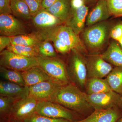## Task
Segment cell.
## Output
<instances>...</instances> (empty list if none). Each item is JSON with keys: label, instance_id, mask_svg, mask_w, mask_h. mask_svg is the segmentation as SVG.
I'll return each mask as SVG.
<instances>
[{"label": "cell", "instance_id": "6da1fadb", "mask_svg": "<svg viewBox=\"0 0 122 122\" xmlns=\"http://www.w3.org/2000/svg\"><path fill=\"white\" fill-rule=\"evenodd\" d=\"M50 102L59 103L69 110L82 112L92 107L87 99V94L72 83L62 86Z\"/></svg>", "mask_w": 122, "mask_h": 122}, {"label": "cell", "instance_id": "7a4b0ae2", "mask_svg": "<svg viewBox=\"0 0 122 122\" xmlns=\"http://www.w3.org/2000/svg\"><path fill=\"white\" fill-rule=\"evenodd\" d=\"M39 66L45 71L51 79L64 86L72 83L68 74L67 66L63 61L57 57H38Z\"/></svg>", "mask_w": 122, "mask_h": 122}, {"label": "cell", "instance_id": "3957f363", "mask_svg": "<svg viewBox=\"0 0 122 122\" xmlns=\"http://www.w3.org/2000/svg\"><path fill=\"white\" fill-rule=\"evenodd\" d=\"M110 31L109 25L105 21L88 26L82 32L85 45L92 50L102 48L107 40Z\"/></svg>", "mask_w": 122, "mask_h": 122}, {"label": "cell", "instance_id": "277c9868", "mask_svg": "<svg viewBox=\"0 0 122 122\" xmlns=\"http://www.w3.org/2000/svg\"><path fill=\"white\" fill-rule=\"evenodd\" d=\"M71 51L67 67L68 75L71 82L77 86L83 87L87 78L86 59L76 50L72 49Z\"/></svg>", "mask_w": 122, "mask_h": 122}, {"label": "cell", "instance_id": "5b68a950", "mask_svg": "<svg viewBox=\"0 0 122 122\" xmlns=\"http://www.w3.org/2000/svg\"><path fill=\"white\" fill-rule=\"evenodd\" d=\"M38 57L23 56L6 49L0 54V65L8 69L23 72L34 66H39Z\"/></svg>", "mask_w": 122, "mask_h": 122}, {"label": "cell", "instance_id": "8992f818", "mask_svg": "<svg viewBox=\"0 0 122 122\" xmlns=\"http://www.w3.org/2000/svg\"><path fill=\"white\" fill-rule=\"evenodd\" d=\"M46 40L48 38L54 37L61 39L71 49H75L81 53L86 52L85 45L71 28L66 25H60L48 32L44 33Z\"/></svg>", "mask_w": 122, "mask_h": 122}, {"label": "cell", "instance_id": "52a82bcc", "mask_svg": "<svg viewBox=\"0 0 122 122\" xmlns=\"http://www.w3.org/2000/svg\"><path fill=\"white\" fill-rule=\"evenodd\" d=\"M72 111L57 103L50 101L38 102L36 113L53 118H63L75 122V116Z\"/></svg>", "mask_w": 122, "mask_h": 122}, {"label": "cell", "instance_id": "ba28073f", "mask_svg": "<svg viewBox=\"0 0 122 122\" xmlns=\"http://www.w3.org/2000/svg\"><path fill=\"white\" fill-rule=\"evenodd\" d=\"M38 102L29 96L17 100L7 117L9 120L22 122L36 113Z\"/></svg>", "mask_w": 122, "mask_h": 122}, {"label": "cell", "instance_id": "9c48e42d", "mask_svg": "<svg viewBox=\"0 0 122 122\" xmlns=\"http://www.w3.org/2000/svg\"><path fill=\"white\" fill-rule=\"evenodd\" d=\"M121 96L111 91L100 93L87 94V99L94 110L107 109L119 106Z\"/></svg>", "mask_w": 122, "mask_h": 122}, {"label": "cell", "instance_id": "30bf717a", "mask_svg": "<svg viewBox=\"0 0 122 122\" xmlns=\"http://www.w3.org/2000/svg\"><path fill=\"white\" fill-rule=\"evenodd\" d=\"M62 86L53 80L44 81L29 87V96L39 102L50 101Z\"/></svg>", "mask_w": 122, "mask_h": 122}, {"label": "cell", "instance_id": "8fae6325", "mask_svg": "<svg viewBox=\"0 0 122 122\" xmlns=\"http://www.w3.org/2000/svg\"><path fill=\"white\" fill-rule=\"evenodd\" d=\"M86 61L87 78L106 77L113 68L111 64L105 61L101 55H90L86 59Z\"/></svg>", "mask_w": 122, "mask_h": 122}, {"label": "cell", "instance_id": "7c38bea8", "mask_svg": "<svg viewBox=\"0 0 122 122\" xmlns=\"http://www.w3.org/2000/svg\"><path fill=\"white\" fill-rule=\"evenodd\" d=\"M0 33L11 37L27 33L24 24L10 14L0 15Z\"/></svg>", "mask_w": 122, "mask_h": 122}, {"label": "cell", "instance_id": "4fadbf2b", "mask_svg": "<svg viewBox=\"0 0 122 122\" xmlns=\"http://www.w3.org/2000/svg\"><path fill=\"white\" fill-rule=\"evenodd\" d=\"M33 25L39 32L46 33L52 30L62 23L45 9L41 8L32 16Z\"/></svg>", "mask_w": 122, "mask_h": 122}, {"label": "cell", "instance_id": "5bb4252c", "mask_svg": "<svg viewBox=\"0 0 122 122\" xmlns=\"http://www.w3.org/2000/svg\"><path fill=\"white\" fill-rule=\"evenodd\" d=\"M88 12V7L86 5L75 9H71L69 17L66 22V25L79 35L83 32Z\"/></svg>", "mask_w": 122, "mask_h": 122}, {"label": "cell", "instance_id": "9a60e30c", "mask_svg": "<svg viewBox=\"0 0 122 122\" xmlns=\"http://www.w3.org/2000/svg\"><path fill=\"white\" fill-rule=\"evenodd\" d=\"M121 115L117 107L110 109L95 110L87 117L73 122H117L121 118Z\"/></svg>", "mask_w": 122, "mask_h": 122}, {"label": "cell", "instance_id": "2e32d148", "mask_svg": "<svg viewBox=\"0 0 122 122\" xmlns=\"http://www.w3.org/2000/svg\"><path fill=\"white\" fill-rule=\"evenodd\" d=\"M111 15L107 0H98L95 6L87 15L86 25L88 26H90L105 21Z\"/></svg>", "mask_w": 122, "mask_h": 122}, {"label": "cell", "instance_id": "e0dca14e", "mask_svg": "<svg viewBox=\"0 0 122 122\" xmlns=\"http://www.w3.org/2000/svg\"><path fill=\"white\" fill-rule=\"evenodd\" d=\"M29 87L9 82H0V95L19 100L29 96Z\"/></svg>", "mask_w": 122, "mask_h": 122}, {"label": "cell", "instance_id": "ac0fdd59", "mask_svg": "<svg viewBox=\"0 0 122 122\" xmlns=\"http://www.w3.org/2000/svg\"><path fill=\"white\" fill-rule=\"evenodd\" d=\"M10 37L11 45L35 47H38L42 42L46 40L45 34L39 31Z\"/></svg>", "mask_w": 122, "mask_h": 122}, {"label": "cell", "instance_id": "d6986e66", "mask_svg": "<svg viewBox=\"0 0 122 122\" xmlns=\"http://www.w3.org/2000/svg\"><path fill=\"white\" fill-rule=\"evenodd\" d=\"M21 73L24 82L29 87L44 81L52 80L39 66H34Z\"/></svg>", "mask_w": 122, "mask_h": 122}, {"label": "cell", "instance_id": "ffe728a7", "mask_svg": "<svg viewBox=\"0 0 122 122\" xmlns=\"http://www.w3.org/2000/svg\"><path fill=\"white\" fill-rule=\"evenodd\" d=\"M46 10L62 22H66L71 11V0H59Z\"/></svg>", "mask_w": 122, "mask_h": 122}, {"label": "cell", "instance_id": "44dd1931", "mask_svg": "<svg viewBox=\"0 0 122 122\" xmlns=\"http://www.w3.org/2000/svg\"><path fill=\"white\" fill-rule=\"evenodd\" d=\"M101 56L111 65L122 67V49L116 42H111L107 50Z\"/></svg>", "mask_w": 122, "mask_h": 122}, {"label": "cell", "instance_id": "7402d4cb", "mask_svg": "<svg viewBox=\"0 0 122 122\" xmlns=\"http://www.w3.org/2000/svg\"><path fill=\"white\" fill-rule=\"evenodd\" d=\"M85 86L87 94L100 93L112 91L105 79L100 78H87Z\"/></svg>", "mask_w": 122, "mask_h": 122}, {"label": "cell", "instance_id": "603a6c76", "mask_svg": "<svg viewBox=\"0 0 122 122\" xmlns=\"http://www.w3.org/2000/svg\"><path fill=\"white\" fill-rule=\"evenodd\" d=\"M105 79L111 89L122 96V67L113 68Z\"/></svg>", "mask_w": 122, "mask_h": 122}, {"label": "cell", "instance_id": "cb8c5ba5", "mask_svg": "<svg viewBox=\"0 0 122 122\" xmlns=\"http://www.w3.org/2000/svg\"><path fill=\"white\" fill-rule=\"evenodd\" d=\"M11 6L13 15L25 21L32 18L30 9L24 0H11Z\"/></svg>", "mask_w": 122, "mask_h": 122}, {"label": "cell", "instance_id": "d4e9b609", "mask_svg": "<svg viewBox=\"0 0 122 122\" xmlns=\"http://www.w3.org/2000/svg\"><path fill=\"white\" fill-rule=\"evenodd\" d=\"M6 48L8 50L15 54L23 56L34 57L40 56L38 47L11 44Z\"/></svg>", "mask_w": 122, "mask_h": 122}, {"label": "cell", "instance_id": "484cf974", "mask_svg": "<svg viewBox=\"0 0 122 122\" xmlns=\"http://www.w3.org/2000/svg\"><path fill=\"white\" fill-rule=\"evenodd\" d=\"M0 75L1 77L9 82L20 86H26L24 82L21 72L0 66Z\"/></svg>", "mask_w": 122, "mask_h": 122}, {"label": "cell", "instance_id": "4316f807", "mask_svg": "<svg viewBox=\"0 0 122 122\" xmlns=\"http://www.w3.org/2000/svg\"><path fill=\"white\" fill-rule=\"evenodd\" d=\"M17 100L15 99L0 95V115L8 117L13 104Z\"/></svg>", "mask_w": 122, "mask_h": 122}, {"label": "cell", "instance_id": "83f0119b", "mask_svg": "<svg viewBox=\"0 0 122 122\" xmlns=\"http://www.w3.org/2000/svg\"><path fill=\"white\" fill-rule=\"evenodd\" d=\"M40 56L44 57H55L56 54L54 47L48 40L42 42L38 47Z\"/></svg>", "mask_w": 122, "mask_h": 122}, {"label": "cell", "instance_id": "f1b7e54d", "mask_svg": "<svg viewBox=\"0 0 122 122\" xmlns=\"http://www.w3.org/2000/svg\"><path fill=\"white\" fill-rule=\"evenodd\" d=\"M20 122H72L63 118H53L35 113L30 117Z\"/></svg>", "mask_w": 122, "mask_h": 122}, {"label": "cell", "instance_id": "f546056e", "mask_svg": "<svg viewBox=\"0 0 122 122\" xmlns=\"http://www.w3.org/2000/svg\"><path fill=\"white\" fill-rule=\"evenodd\" d=\"M111 15L116 17L122 16V0H107Z\"/></svg>", "mask_w": 122, "mask_h": 122}, {"label": "cell", "instance_id": "4dcf8cb0", "mask_svg": "<svg viewBox=\"0 0 122 122\" xmlns=\"http://www.w3.org/2000/svg\"><path fill=\"white\" fill-rule=\"evenodd\" d=\"M46 40L52 41L56 50L59 53L65 54L71 51V48L61 39L56 37H50Z\"/></svg>", "mask_w": 122, "mask_h": 122}, {"label": "cell", "instance_id": "1f68e13d", "mask_svg": "<svg viewBox=\"0 0 122 122\" xmlns=\"http://www.w3.org/2000/svg\"><path fill=\"white\" fill-rule=\"evenodd\" d=\"M28 6L32 16L42 8V0H24Z\"/></svg>", "mask_w": 122, "mask_h": 122}, {"label": "cell", "instance_id": "d6a6232c", "mask_svg": "<svg viewBox=\"0 0 122 122\" xmlns=\"http://www.w3.org/2000/svg\"><path fill=\"white\" fill-rule=\"evenodd\" d=\"M110 35L111 37L118 41L122 37V21L114 26L110 30Z\"/></svg>", "mask_w": 122, "mask_h": 122}, {"label": "cell", "instance_id": "836d02e7", "mask_svg": "<svg viewBox=\"0 0 122 122\" xmlns=\"http://www.w3.org/2000/svg\"><path fill=\"white\" fill-rule=\"evenodd\" d=\"M12 14L11 0H0V15Z\"/></svg>", "mask_w": 122, "mask_h": 122}, {"label": "cell", "instance_id": "e575fe53", "mask_svg": "<svg viewBox=\"0 0 122 122\" xmlns=\"http://www.w3.org/2000/svg\"><path fill=\"white\" fill-rule=\"evenodd\" d=\"M11 45L10 37L7 36L1 35L0 36V52L4 50L5 48Z\"/></svg>", "mask_w": 122, "mask_h": 122}, {"label": "cell", "instance_id": "d590c367", "mask_svg": "<svg viewBox=\"0 0 122 122\" xmlns=\"http://www.w3.org/2000/svg\"><path fill=\"white\" fill-rule=\"evenodd\" d=\"M86 0H71V9H75L85 5Z\"/></svg>", "mask_w": 122, "mask_h": 122}, {"label": "cell", "instance_id": "8d00e7d4", "mask_svg": "<svg viewBox=\"0 0 122 122\" xmlns=\"http://www.w3.org/2000/svg\"><path fill=\"white\" fill-rule=\"evenodd\" d=\"M59 0H42V8L45 9H48Z\"/></svg>", "mask_w": 122, "mask_h": 122}, {"label": "cell", "instance_id": "74e56055", "mask_svg": "<svg viewBox=\"0 0 122 122\" xmlns=\"http://www.w3.org/2000/svg\"><path fill=\"white\" fill-rule=\"evenodd\" d=\"M118 41L119 42V44H120V45L121 46V48H122V37L119 39V41Z\"/></svg>", "mask_w": 122, "mask_h": 122}, {"label": "cell", "instance_id": "f35d334b", "mask_svg": "<svg viewBox=\"0 0 122 122\" xmlns=\"http://www.w3.org/2000/svg\"><path fill=\"white\" fill-rule=\"evenodd\" d=\"M119 106L121 107L122 108V96H121V98H120V104H119Z\"/></svg>", "mask_w": 122, "mask_h": 122}, {"label": "cell", "instance_id": "ab89813d", "mask_svg": "<svg viewBox=\"0 0 122 122\" xmlns=\"http://www.w3.org/2000/svg\"><path fill=\"white\" fill-rule=\"evenodd\" d=\"M117 122H122V117L119 118Z\"/></svg>", "mask_w": 122, "mask_h": 122}, {"label": "cell", "instance_id": "60d3db41", "mask_svg": "<svg viewBox=\"0 0 122 122\" xmlns=\"http://www.w3.org/2000/svg\"><path fill=\"white\" fill-rule=\"evenodd\" d=\"M9 122H16V121H13V120H9Z\"/></svg>", "mask_w": 122, "mask_h": 122}, {"label": "cell", "instance_id": "b9f144b4", "mask_svg": "<svg viewBox=\"0 0 122 122\" xmlns=\"http://www.w3.org/2000/svg\"><path fill=\"white\" fill-rule=\"evenodd\" d=\"M89 0L91 1H95L98 0Z\"/></svg>", "mask_w": 122, "mask_h": 122}, {"label": "cell", "instance_id": "7bdbcfd3", "mask_svg": "<svg viewBox=\"0 0 122 122\" xmlns=\"http://www.w3.org/2000/svg\"></svg>", "mask_w": 122, "mask_h": 122}]
</instances>
